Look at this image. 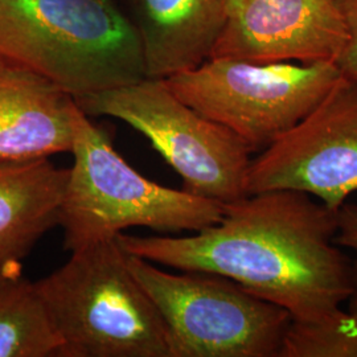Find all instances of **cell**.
I'll return each mask as SVG.
<instances>
[{
    "label": "cell",
    "instance_id": "6da1fadb",
    "mask_svg": "<svg viewBox=\"0 0 357 357\" xmlns=\"http://www.w3.org/2000/svg\"><path fill=\"white\" fill-rule=\"evenodd\" d=\"M336 230V211L314 196L273 190L224 205L221 221L193 236L116 238L130 255L227 277L293 320L314 321L344 306L354 291L352 259L335 241Z\"/></svg>",
    "mask_w": 357,
    "mask_h": 357
},
{
    "label": "cell",
    "instance_id": "7a4b0ae2",
    "mask_svg": "<svg viewBox=\"0 0 357 357\" xmlns=\"http://www.w3.org/2000/svg\"><path fill=\"white\" fill-rule=\"evenodd\" d=\"M0 53L75 98L147 78L139 38L115 0H0Z\"/></svg>",
    "mask_w": 357,
    "mask_h": 357
},
{
    "label": "cell",
    "instance_id": "3957f363",
    "mask_svg": "<svg viewBox=\"0 0 357 357\" xmlns=\"http://www.w3.org/2000/svg\"><path fill=\"white\" fill-rule=\"evenodd\" d=\"M70 253L35 282L61 342L59 357H169L163 319L118 238Z\"/></svg>",
    "mask_w": 357,
    "mask_h": 357
},
{
    "label": "cell",
    "instance_id": "277c9868",
    "mask_svg": "<svg viewBox=\"0 0 357 357\" xmlns=\"http://www.w3.org/2000/svg\"><path fill=\"white\" fill-rule=\"evenodd\" d=\"M70 153L73 166L68 168L59 216L69 252L116 238L128 228L199 231L224 216V204L144 178L81 107Z\"/></svg>",
    "mask_w": 357,
    "mask_h": 357
},
{
    "label": "cell",
    "instance_id": "5b68a950",
    "mask_svg": "<svg viewBox=\"0 0 357 357\" xmlns=\"http://www.w3.org/2000/svg\"><path fill=\"white\" fill-rule=\"evenodd\" d=\"M128 262L163 319L169 357H280L293 320L284 308L218 274Z\"/></svg>",
    "mask_w": 357,
    "mask_h": 357
},
{
    "label": "cell",
    "instance_id": "8992f818",
    "mask_svg": "<svg viewBox=\"0 0 357 357\" xmlns=\"http://www.w3.org/2000/svg\"><path fill=\"white\" fill-rule=\"evenodd\" d=\"M76 101L89 116L116 118L143 134L178 172L184 191L224 205L249 196L250 147L183 102L165 79L143 78Z\"/></svg>",
    "mask_w": 357,
    "mask_h": 357
},
{
    "label": "cell",
    "instance_id": "52a82bcc",
    "mask_svg": "<svg viewBox=\"0 0 357 357\" xmlns=\"http://www.w3.org/2000/svg\"><path fill=\"white\" fill-rule=\"evenodd\" d=\"M340 76L333 63L215 57L165 82L183 102L229 128L252 153H259L310 114Z\"/></svg>",
    "mask_w": 357,
    "mask_h": 357
},
{
    "label": "cell",
    "instance_id": "ba28073f",
    "mask_svg": "<svg viewBox=\"0 0 357 357\" xmlns=\"http://www.w3.org/2000/svg\"><path fill=\"white\" fill-rule=\"evenodd\" d=\"M295 190L337 211L357 192V78L340 76L317 107L252 159L248 193Z\"/></svg>",
    "mask_w": 357,
    "mask_h": 357
},
{
    "label": "cell",
    "instance_id": "9c48e42d",
    "mask_svg": "<svg viewBox=\"0 0 357 357\" xmlns=\"http://www.w3.org/2000/svg\"><path fill=\"white\" fill-rule=\"evenodd\" d=\"M348 38L340 0H227L211 59L336 64Z\"/></svg>",
    "mask_w": 357,
    "mask_h": 357
},
{
    "label": "cell",
    "instance_id": "30bf717a",
    "mask_svg": "<svg viewBox=\"0 0 357 357\" xmlns=\"http://www.w3.org/2000/svg\"><path fill=\"white\" fill-rule=\"evenodd\" d=\"M78 110L75 97L0 53V159L70 153Z\"/></svg>",
    "mask_w": 357,
    "mask_h": 357
},
{
    "label": "cell",
    "instance_id": "8fae6325",
    "mask_svg": "<svg viewBox=\"0 0 357 357\" xmlns=\"http://www.w3.org/2000/svg\"><path fill=\"white\" fill-rule=\"evenodd\" d=\"M141 41L146 77L166 79L211 59L227 0H118Z\"/></svg>",
    "mask_w": 357,
    "mask_h": 357
},
{
    "label": "cell",
    "instance_id": "7c38bea8",
    "mask_svg": "<svg viewBox=\"0 0 357 357\" xmlns=\"http://www.w3.org/2000/svg\"><path fill=\"white\" fill-rule=\"evenodd\" d=\"M68 169L50 158L0 159V268H22L38 240L59 225Z\"/></svg>",
    "mask_w": 357,
    "mask_h": 357
},
{
    "label": "cell",
    "instance_id": "4fadbf2b",
    "mask_svg": "<svg viewBox=\"0 0 357 357\" xmlns=\"http://www.w3.org/2000/svg\"><path fill=\"white\" fill-rule=\"evenodd\" d=\"M61 342L35 282L0 268V357H59Z\"/></svg>",
    "mask_w": 357,
    "mask_h": 357
},
{
    "label": "cell",
    "instance_id": "5bb4252c",
    "mask_svg": "<svg viewBox=\"0 0 357 357\" xmlns=\"http://www.w3.org/2000/svg\"><path fill=\"white\" fill-rule=\"evenodd\" d=\"M280 357H357V311L340 307L319 320H291Z\"/></svg>",
    "mask_w": 357,
    "mask_h": 357
},
{
    "label": "cell",
    "instance_id": "9a60e30c",
    "mask_svg": "<svg viewBox=\"0 0 357 357\" xmlns=\"http://www.w3.org/2000/svg\"><path fill=\"white\" fill-rule=\"evenodd\" d=\"M337 230L335 241L340 248H347L355 253L352 259L354 291L348 301V308L357 311V205L344 203L336 211Z\"/></svg>",
    "mask_w": 357,
    "mask_h": 357
},
{
    "label": "cell",
    "instance_id": "2e32d148",
    "mask_svg": "<svg viewBox=\"0 0 357 357\" xmlns=\"http://www.w3.org/2000/svg\"><path fill=\"white\" fill-rule=\"evenodd\" d=\"M348 26V43L336 66L342 76L357 78V0H340Z\"/></svg>",
    "mask_w": 357,
    "mask_h": 357
}]
</instances>
